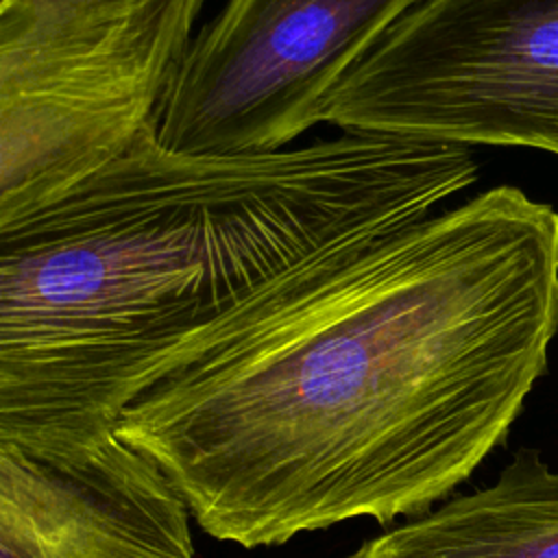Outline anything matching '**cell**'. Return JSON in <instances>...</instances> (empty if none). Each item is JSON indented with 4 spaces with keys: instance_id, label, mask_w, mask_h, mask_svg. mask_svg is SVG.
<instances>
[{
    "instance_id": "6da1fadb",
    "label": "cell",
    "mask_w": 558,
    "mask_h": 558,
    "mask_svg": "<svg viewBox=\"0 0 558 558\" xmlns=\"http://www.w3.org/2000/svg\"><path fill=\"white\" fill-rule=\"evenodd\" d=\"M558 331V211L499 185L286 270L174 347L116 434L251 547L427 512L504 442Z\"/></svg>"
},
{
    "instance_id": "7a4b0ae2",
    "label": "cell",
    "mask_w": 558,
    "mask_h": 558,
    "mask_svg": "<svg viewBox=\"0 0 558 558\" xmlns=\"http://www.w3.org/2000/svg\"><path fill=\"white\" fill-rule=\"evenodd\" d=\"M469 146L342 133L259 155L133 144L0 227V438L113 429L174 347L307 257L432 216Z\"/></svg>"
},
{
    "instance_id": "3957f363",
    "label": "cell",
    "mask_w": 558,
    "mask_h": 558,
    "mask_svg": "<svg viewBox=\"0 0 558 558\" xmlns=\"http://www.w3.org/2000/svg\"><path fill=\"white\" fill-rule=\"evenodd\" d=\"M205 0H0V227L122 155L159 109Z\"/></svg>"
},
{
    "instance_id": "277c9868",
    "label": "cell",
    "mask_w": 558,
    "mask_h": 558,
    "mask_svg": "<svg viewBox=\"0 0 558 558\" xmlns=\"http://www.w3.org/2000/svg\"><path fill=\"white\" fill-rule=\"evenodd\" d=\"M323 122L558 155V0H421L331 92Z\"/></svg>"
},
{
    "instance_id": "5b68a950",
    "label": "cell",
    "mask_w": 558,
    "mask_h": 558,
    "mask_svg": "<svg viewBox=\"0 0 558 558\" xmlns=\"http://www.w3.org/2000/svg\"><path fill=\"white\" fill-rule=\"evenodd\" d=\"M421 0H227L192 39L157 116L177 155L281 150Z\"/></svg>"
},
{
    "instance_id": "8992f818",
    "label": "cell",
    "mask_w": 558,
    "mask_h": 558,
    "mask_svg": "<svg viewBox=\"0 0 558 558\" xmlns=\"http://www.w3.org/2000/svg\"><path fill=\"white\" fill-rule=\"evenodd\" d=\"M190 519L116 429L0 438V558H194Z\"/></svg>"
},
{
    "instance_id": "52a82bcc",
    "label": "cell",
    "mask_w": 558,
    "mask_h": 558,
    "mask_svg": "<svg viewBox=\"0 0 558 558\" xmlns=\"http://www.w3.org/2000/svg\"><path fill=\"white\" fill-rule=\"evenodd\" d=\"M347 558H558V471L523 447L490 486L453 497Z\"/></svg>"
}]
</instances>
